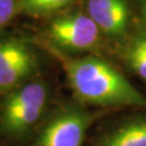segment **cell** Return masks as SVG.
<instances>
[{"instance_id": "7", "label": "cell", "mask_w": 146, "mask_h": 146, "mask_svg": "<svg viewBox=\"0 0 146 146\" xmlns=\"http://www.w3.org/2000/svg\"><path fill=\"white\" fill-rule=\"evenodd\" d=\"M95 146H146V117L117 125L101 136Z\"/></svg>"}, {"instance_id": "6", "label": "cell", "mask_w": 146, "mask_h": 146, "mask_svg": "<svg viewBox=\"0 0 146 146\" xmlns=\"http://www.w3.org/2000/svg\"><path fill=\"white\" fill-rule=\"evenodd\" d=\"M87 14L101 33L110 37L125 34L129 22V9L125 0H88Z\"/></svg>"}, {"instance_id": "8", "label": "cell", "mask_w": 146, "mask_h": 146, "mask_svg": "<svg viewBox=\"0 0 146 146\" xmlns=\"http://www.w3.org/2000/svg\"><path fill=\"white\" fill-rule=\"evenodd\" d=\"M125 60L130 67L146 81V35L136 37L125 50Z\"/></svg>"}, {"instance_id": "3", "label": "cell", "mask_w": 146, "mask_h": 146, "mask_svg": "<svg viewBox=\"0 0 146 146\" xmlns=\"http://www.w3.org/2000/svg\"><path fill=\"white\" fill-rule=\"evenodd\" d=\"M95 118L81 105H64L43 123L29 146H82Z\"/></svg>"}, {"instance_id": "4", "label": "cell", "mask_w": 146, "mask_h": 146, "mask_svg": "<svg viewBox=\"0 0 146 146\" xmlns=\"http://www.w3.org/2000/svg\"><path fill=\"white\" fill-rule=\"evenodd\" d=\"M48 35L58 51L82 52L98 44L101 31L87 13L73 12L52 21Z\"/></svg>"}, {"instance_id": "5", "label": "cell", "mask_w": 146, "mask_h": 146, "mask_svg": "<svg viewBox=\"0 0 146 146\" xmlns=\"http://www.w3.org/2000/svg\"><path fill=\"white\" fill-rule=\"evenodd\" d=\"M38 61L34 50L17 38L0 40V95L31 81L37 73Z\"/></svg>"}, {"instance_id": "9", "label": "cell", "mask_w": 146, "mask_h": 146, "mask_svg": "<svg viewBox=\"0 0 146 146\" xmlns=\"http://www.w3.org/2000/svg\"><path fill=\"white\" fill-rule=\"evenodd\" d=\"M75 0H19L20 10L31 15H47L66 8Z\"/></svg>"}, {"instance_id": "1", "label": "cell", "mask_w": 146, "mask_h": 146, "mask_svg": "<svg viewBox=\"0 0 146 146\" xmlns=\"http://www.w3.org/2000/svg\"><path fill=\"white\" fill-rule=\"evenodd\" d=\"M79 102L98 107H146V98L110 63L96 56L69 58L52 49Z\"/></svg>"}, {"instance_id": "10", "label": "cell", "mask_w": 146, "mask_h": 146, "mask_svg": "<svg viewBox=\"0 0 146 146\" xmlns=\"http://www.w3.org/2000/svg\"><path fill=\"white\" fill-rule=\"evenodd\" d=\"M19 10V0H0V28L7 25Z\"/></svg>"}, {"instance_id": "2", "label": "cell", "mask_w": 146, "mask_h": 146, "mask_svg": "<svg viewBox=\"0 0 146 146\" xmlns=\"http://www.w3.org/2000/svg\"><path fill=\"white\" fill-rule=\"evenodd\" d=\"M49 89L42 81L31 80L3 95L0 103V135L11 142L33 133L49 105Z\"/></svg>"}, {"instance_id": "11", "label": "cell", "mask_w": 146, "mask_h": 146, "mask_svg": "<svg viewBox=\"0 0 146 146\" xmlns=\"http://www.w3.org/2000/svg\"><path fill=\"white\" fill-rule=\"evenodd\" d=\"M142 14H143V19L146 23V0H144L143 2V7H142Z\"/></svg>"}]
</instances>
